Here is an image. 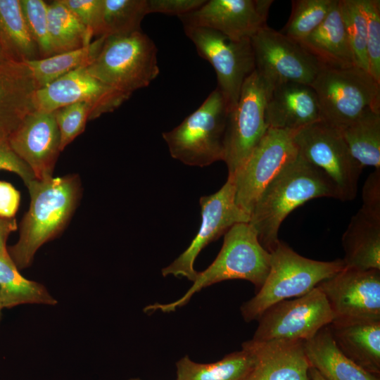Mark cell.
<instances>
[{"mask_svg": "<svg viewBox=\"0 0 380 380\" xmlns=\"http://www.w3.org/2000/svg\"><path fill=\"white\" fill-rule=\"evenodd\" d=\"M322 197L340 200V194L322 170L298 154L265 189L251 213L249 223L262 246L271 253L279 242L285 218L305 202Z\"/></svg>", "mask_w": 380, "mask_h": 380, "instance_id": "6da1fadb", "label": "cell"}, {"mask_svg": "<svg viewBox=\"0 0 380 380\" xmlns=\"http://www.w3.org/2000/svg\"><path fill=\"white\" fill-rule=\"evenodd\" d=\"M27 187L30 208L21 222L18 241L8 249L18 270L30 266L38 249L64 228L80 192L79 178L75 175L35 179Z\"/></svg>", "mask_w": 380, "mask_h": 380, "instance_id": "7a4b0ae2", "label": "cell"}, {"mask_svg": "<svg viewBox=\"0 0 380 380\" xmlns=\"http://www.w3.org/2000/svg\"><path fill=\"white\" fill-rule=\"evenodd\" d=\"M270 260L271 253L260 244L254 227L249 222L237 223L224 234L216 258L205 270L198 272L193 285L182 298L167 304L148 305L144 311H173L201 289L227 280H246L258 291L269 274Z\"/></svg>", "mask_w": 380, "mask_h": 380, "instance_id": "3957f363", "label": "cell"}, {"mask_svg": "<svg viewBox=\"0 0 380 380\" xmlns=\"http://www.w3.org/2000/svg\"><path fill=\"white\" fill-rule=\"evenodd\" d=\"M270 253V269L263 285L241 306V315L247 322L257 320L278 302L305 295L346 267L342 259L319 261L307 258L281 241Z\"/></svg>", "mask_w": 380, "mask_h": 380, "instance_id": "277c9868", "label": "cell"}, {"mask_svg": "<svg viewBox=\"0 0 380 380\" xmlns=\"http://www.w3.org/2000/svg\"><path fill=\"white\" fill-rule=\"evenodd\" d=\"M157 48L141 30L127 35L106 37L86 70L103 83L132 95L148 87L158 75Z\"/></svg>", "mask_w": 380, "mask_h": 380, "instance_id": "5b68a950", "label": "cell"}, {"mask_svg": "<svg viewBox=\"0 0 380 380\" xmlns=\"http://www.w3.org/2000/svg\"><path fill=\"white\" fill-rule=\"evenodd\" d=\"M228 114L224 97L216 88L178 126L162 134L171 156L201 167L223 160Z\"/></svg>", "mask_w": 380, "mask_h": 380, "instance_id": "8992f818", "label": "cell"}, {"mask_svg": "<svg viewBox=\"0 0 380 380\" xmlns=\"http://www.w3.org/2000/svg\"><path fill=\"white\" fill-rule=\"evenodd\" d=\"M322 120L341 129L368 109L380 111V83L358 66L322 67L310 84Z\"/></svg>", "mask_w": 380, "mask_h": 380, "instance_id": "52a82bcc", "label": "cell"}, {"mask_svg": "<svg viewBox=\"0 0 380 380\" xmlns=\"http://www.w3.org/2000/svg\"><path fill=\"white\" fill-rule=\"evenodd\" d=\"M298 154L334 182L340 200H353L363 167L353 157L340 130L321 120L295 132Z\"/></svg>", "mask_w": 380, "mask_h": 380, "instance_id": "ba28073f", "label": "cell"}, {"mask_svg": "<svg viewBox=\"0 0 380 380\" xmlns=\"http://www.w3.org/2000/svg\"><path fill=\"white\" fill-rule=\"evenodd\" d=\"M268 91L255 70L244 81L237 103L228 114L223 158L228 175L239 170L269 128L265 116Z\"/></svg>", "mask_w": 380, "mask_h": 380, "instance_id": "9c48e42d", "label": "cell"}, {"mask_svg": "<svg viewBox=\"0 0 380 380\" xmlns=\"http://www.w3.org/2000/svg\"><path fill=\"white\" fill-rule=\"evenodd\" d=\"M184 30L199 56L213 67L217 88L229 113L237 103L244 81L255 69L251 39L235 41L217 31L200 27L184 26Z\"/></svg>", "mask_w": 380, "mask_h": 380, "instance_id": "30bf717a", "label": "cell"}, {"mask_svg": "<svg viewBox=\"0 0 380 380\" xmlns=\"http://www.w3.org/2000/svg\"><path fill=\"white\" fill-rule=\"evenodd\" d=\"M251 42L255 70L269 89L288 82L310 86L323 67L299 42L267 25Z\"/></svg>", "mask_w": 380, "mask_h": 380, "instance_id": "8fae6325", "label": "cell"}, {"mask_svg": "<svg viewBox=\"0 0 380 380\" xmlns=\"http://www.w3.org/2000/svg\"><path fill=\"white\" fill-rule=\"evenodd\" d=\"M333 319L329 303L317 286L305 295L281 300L269 307L257 319L258 327L251 340L304 341Z\"/></svg>", "mask_w": 380, "mask_h": 380, "instance_id": "7c38bea8", "label": "cell"}, {"mask_svg": "<svg viewBox=\"0 0 380 380\" xmlns=\"http://www.w3.org/2000/svg\"><path fill=\"white\" fill-rule=\"evenodd\" d=\"M296 130L269 127L246 163L234 175L235 202L250 217L260 196L298 154Z\"/></svg>", "mask_w": 380, "mask_h": 380, "instance_id": "4fadbf2b", "label": "cell"}, {"mask_svg": "<svg viewBox=\"0 0 380 380\" xmlns=\"http://www.w3.org/2000/svg\"><path fill=\"white\" fill-rule=\"evenodd\" d=\"M200 205L201 222L197 234L189 247L171 264L161 270L163 277H184L194 282L198 274L194 262L200 252L233 225L250 222V216L235 202L232 175H228L227 182L217 192L201 197Z\"/></svg>", "mask_w": 380, "mask_h": 380, "instance_id": "5bb4252c", "label": "cell"}, {"mask_svg": "<svg viewBox=\"0 0 380 380\" xmlns=\"http://www.w3.org/2000/svg\"><path fill=\"white\" fill-rule=\"evenodd\" d=\"M130 96L103 83L82 67L37 89L34 106L36 110L53 112L72 103H87L92 109V120L116 110Z\"/></svg>", "mask_w": 380, "mask_h": 380, "instance_id": "9a60e30c", "label": "cell"}, {"mask_svg": "<svg viewBox=\"0 0 380 380\" xmlns=\"http://www.w3.org/2000/svg\"><path fill=\"white\" fill-rule=\"evenodd\" d=\"M334 319L380 320V270L344 268L317 285Z\"/></svg>", "mask_w": 380, "mask_h": 380, "instance_id": "2e32d148", "label": "cell"}, {"mask_svg": "<svg viewBox=\"0 0 380 380\" xmlns=\"http://www.w3.org/2000/svg\"><path fill=\"white\" fill-rule=\"evenodd\" d=\"M273 2L272 0H210L178 18L183 26L211 29L235 41L251 39L267 26Z\"/></svg>", "mask_w": 380, "mask_h": 380, "instance_id": "e0dca14e", "label": "cell"}, {"mask_svg": "<svg viewBox=\"0 0 380 380\" xmlns=\"http://www.w3.org/2000/svg\"><path fill=\"white\" fill-rule=\"evenodd\" d=\"M7 141L37 179L53 177L61 151V139L53 112L34 110L28 114Z\"/></svg>", "mask_w": 380, "mask_h": 380, "instance_id": "ac0fdd59", "label": "cell"}, {"mask_svg": "<svg viewBox=\"0 0 380 380\" xmlns=\"http://www.w3.org/2000/svg\"><path fill=\"white\" fill-rule=\"evenodd\" d=\"M268 127L298 130L322 120L311 86L288 82L269 89L265 110Z\"/></svg>", "mask_w": 380, "mask_h": 380, "instance_id": "d6986e66", "label": "cell"}, {"mask_svg": "<svg viewBox=\"0 0 380 380\" xmlns=\"http://www.w3.org/2000/svg\"><path fill=\"white\" fill-rule=\"evenodd\" d=\"M242 344L251 350L255 357L248 380H310L303 341L251 339Z\"/></svg>", "mask_w": 380, "mask_h": 380, "instance_id": "ffe728a7", "label": "cell"}, {"mask_svg": "<svg viewBox=\"0 0 380 380\" xmlns=\"http://www.w3.org/2000/svg\"><path fill=\"white\" fill-rule=\"evenodd\" d=\"M37 89L25 63H0V139L7 140L24 118L35 110Z\"/></svg>", "mask_w": 380, "mask_h": 380, "instance_id": "44dd1931", "label": "cell"}, {"mask_svg": "<svg viewBox=\"0 0 380 380\" xmlns=\"http://www.w3.org/2000/svg\"><path fill=\"white\" fill-rule=\"evenodd\" d=\"M341 352L367 372L380 374V320L334 319L327 325Z\"/></svg>", "mask_w": 380, "mask_h": 380, "instance_id": "7402d4cb", "label": "cell"}, {"mask_svg": "<svg viewBox=\"0 0 380 380\" xmlns=\"http://www.w3.org/2000/svg\"><path fill=\"white\" fill-rule=\"evenodd\" d=\"M342 245L346 268L380 270V213L362 206L343 233Z\"/></svg>", "mask_w": 380, "mask_h": 380, "instance_id": "603a6c76", "label": "cell"}, {"mask_svg": "<svg viewBox=\"0 0 380 380\" xmlns=\"http://www.w3.org/2000/svg\"><path fill=\"white\" fill-rule=\"evenodd\" d=\"M299 43L323 67L346 68L356 65L338 0H334L323 23Z\"/></svg>", "mask_w": 380, "mask_h": 380, "instance_id": "cb8c5ba5", "label": "cell"}, {"mask_svg": "<svg viewBox=\"0 0 380 380\" xmlns=\"http://www.w3.org/2000/svg\"><path fill=\"white\" fill-rule=\"evenodd\" d=\"M310 367L326 380H380L343 355L337 348L327 325L303 341Z\"/></svg>", "mask_w": 380, "mask_h": 380, "instance_id": "d4e9b609", "label": "cell"}, {"mask_svg": "<svg viewBox=\"0 0 380 380\" xmlns=\"http://www.w3.org/2000/svg\"><path fill=\"white\" fill-rule=\"evenodd\" d=\"M242 349L212 363H198L185 355L176 362V380H248L255 357L243 344Z\"/></svg>", "mask_w": 380, "mask_h": 380, "instance_id": "484cf974", "label": "cell"}, {"mask_svg": "<svg viewBox=\"0 0 380 380\" xmlns=\"http://www.w3.org/2000/svg\"><path fill=\"white\" fill-rule=\"evenodd\" d=\"M0 47L13 61L25 63L40 58L20 0H0Z\"/></svg>", "mask_w": 380, "mask_h": 380, "instance_id": "4316f807", "label": "cell"}, {"mask_svg": "<svg viewBox=\"0 0 380 380\" xmlns=\"http://www.w3.org/2000/svg\"><path fill=\"white\" fill-rule=\"evenodd\" d=\"M57 300L42 284L23 277L9 254L0 255V304L2 309L24 304L55 305Z\"/></svg>", "mask_w": 380, "mask_h": 380, "instance_id": "83f0119b", "label": "cell"}, {"mask_svg": "<svg viewBox=\"0 0 380 380\" xmlns=\"http://www.w3.org/2000/svg\"><path fill=\"white\" fill-rule=\"evenodd\" d=\"M338 129L351 155L363 167L380 170V111L368 109Z\"/></svg>", "mask_w": 380, "mask_h": 380, "instance_id": "f1b7e54d", "label": "cell"}, {"mask_svg": "<svg viewBox=\"0 0 380 380\" xmlns=\"http://www.w3.org/2000/svg\"><path fill=\"white\" fill-rule=\"evenodd\" d=\"M105 38L101 36L82 48L25 62L31 70L37 89L89 65L99 53Z\"/></svg>", "mask_w": 380, "mask_h": 380, "instance_id": "f546056e", "label": "cell"}, {"mask_svg": "<svg viewBox=\"0 0 380 380\" xmlns=\"http://www.w3.org/2000/svg\"><path fill=\"white\" fill-rule=\"evenodd\" d=\"M48 27L54 54L89 44L92 34L61 0L48 4Z\"/></svg>", "mask_w": 380, "mask_h": 380, "instance_id": "4dcf8cb0", "label": "cell"}, {"mask_svg": "<svg viewBox=\"0 0 380 380\" xmlns=\"http://www.w3.org/2000/svg\"><path fill=\"white\" fill-rule=\"evenodd\" d=\"M147 14L146 0H103V36L141 31V23Z\"/></svg>", "mask_w": 380, "mask_h": 380, "instance_id": "1f68e13d", "label": "cell"}, {"mask_svg": "<svg viewBox=\"0 0 380 380\" xmlns=\"http://www.w3.org/2000/svg\"><path fill=\"white\" fill-rule=\"evenodd\" d=\"M334 0H293L289 19L281 33L301 42L325 20Z\"/></svg>", "mask_w": 380, "mask_h": 380, "instance_id": "d6a6232c", "label": "cell"}, {"mask_svg": "<svg viewBox=\"0 0 380 380\" xmlns=\"http://www.w3.org/2000/svg\"><path fill=\"white\" fill-rule=\"evenodd\" d=\"M356 65L369 72L367 58V20L360 0H338Z\"/></svg>", "mask_w": 380, "mask_h": 380, "instance_id": "836d02e7", "label": "cell"}, {"mask_svg": "<svg viewBox=\"0 0 380 380\" xmlns=\"http://www.w3.org/2000/svg\"><path fill=\"white\" fill-rule=\"evenodd\" d=\"M22 11L36 43L40 58L54 55L48 27V3L43 0H20Z\"/></svg>", "mask_w": 380, "mask_h": 380, "instance_id": "e575fe53", "label": "cell"}, {"mask_svg": "<svg viewBox=\"0 0 380 380\" xmlns=\"http://www.w3.org/2000/svg\"><path fill=\"white\" fill-rule=\"evenodd\" d=\"M61 139V151L82 134L87 121L91 120L92 109L87 103H75L53 111Z\"/></svg>", "mask_w": 380, "mask_h": 380, "instance_id": "d590c367", "label": "cell"}, {"mask_svg": "<svg viewBox=\"0 0 380 380\" xmlns=\"http://www.w3.org/2000/svg\"><path fill=\"white\" fill-rule=\"evenodd\" d=\"M367 20V58L369 73L380 83V1L360 0Z\"/></svg>", "mask_w": 380, "mask_h": 380, "instance_id": "8d00e7d4", "label": "cell"}, {"mask_svg": "<svg viewBox=\"0 0 380 380\" xmlns=\"http://www.w3.org/2000/svg\"><path fill=\"white\" fill-rule=\"evenodd\" d=\"M97 38L103 36V0H61Z\"/></svg>", "mask_w": 380, "mask_h": 380, "instance_id": "74e56055", "label": "cell"}, {"mask_svg": "<svg viewBox=\"0 0 380 380\" xmlns=\"http://www.w3.org/2000/svg\"><path fill=\"white\" fill-rule=\"evenodd\" d=\"M4 170L17 174L26 186L35 177L30 168L15 154L7 140L0 139V170Z\"/></svg>", "mask_w": 380, "mask_h": 380, "instance_id": "f35d334b", "label": "cell"}, {"mask_svg": "<svg viewBox=\"0 0 380 380\" xmlns=\"http://www.w3.org/2000/svg\"><path fill=\"white\" fill-rule=\"evenodd\" d=\"M148 13H160L177 17L189 13L203 5L205 0H146Z\"/></svg>", "mask_w": 380, "mask_h": 380, "instance_id": "ab89813d", "label": "cell"}, {"mask_svg": "<svg viewBox=\"0 0 380 380\" xmlns=\"http://www.w3.org/2000/svg\"><path fill=\"white\" fill-rule=\"evenodd\" d=\"M20 201V192L10 183L0 181V217L13 218Z\"/></svg>", "mask_w": 380, "mask_h": 380, "instance_id": "60d3db41", "label": "cell"}, {"mask_svg": "<svg viewBox=\"0 0 380 380\" xmlns=\"http://www.w3.org/2000/svg\"><path fill=\"white\" fill-rule=\"evenodd\" d=\"M362 207L380 213V170H375L366 180L362 190Z\"/></svg>", "mask_w": 380, "mask_h": 380, "instance_id": "b9f144b4", "label": "cell"}, {"mask_svg": "<svg viewBox=\"0 0 380 380\" xmlns=\"http://www.w3.org/2000/svg\"><path fill=\"white\" fill-rule=\"evenodd\" d=\"M17 229L16 220L0 217V255L8 254L6 248V240L9 234Z\"/></svg>", "mask_w": 380, "mask_h": 380, "instance_id": "7bdbcfd3", "label": "cell"}, {"mask_svg": "<svg viewBox=\"0 0 380 380\" xmlns=\"http://www.w3.org/2000/svg\"><path fill=\"white\" fill-rule=\"evenodd\" d=\"M309 376L310 380H326L315 368L310 367L309 369Z\"/></svg>", "mask_w": 380, "mask_h": 380, "instance_id": "ee69618b", "label": "cell"}, {"mask_svg": "<svg viewBox=\"0 0 380 380\" xmlns=\"http://www.w3.org/2000/svg\"><path fill=\"white\" fill-rule=\"evenodd\" d=\"M9 61L11 60L7 58L3 50L0 48V63Z\"/></svg>", "mask_w": 380, "mask_h": 380, "instance_id": "f6af8a7d", "label": "cell"}, {"mask_svg": "<svg viewBox=\"0 0 380 380\" xmlns=\"http://www.w3.org/2000/svg\"><path fill=\"white\" fill-rule=\"evenodd\" d=\"M2 308L1 306V304H0V321H1V311H2Z\"/></svg>", "mask_w": 380, "mask_h": 380, "instance_id": "bcb514c9", "label": "cell"}, {"mask_svg": "<svg viewBox=\"0 0 380 380\" xmlns=\"http://www.w3.org/2000/svg\"><path fill=\"white\" fill-rule=\"evenodd\" d=\"M128 380H141V379L139 378H131V379H129Z\"/></svg>", "mask_w": 380, "mask_h": 380, "instance_id": "7dc6e473", "label": "cell"}, {"mask_svg": "<svg viewBox=\"0 0 380 380\" xmlns=\"http://www.w3.org/2000/svg\"><path fill=\"white\" fill-rule=\"evenodd\" d=\"M1 48V47H0Z\"/></svg>", "mask_w": 380, "mask_h": 380, "instance_id": "c3c4849f", "label": "cell"}]
</instances>
